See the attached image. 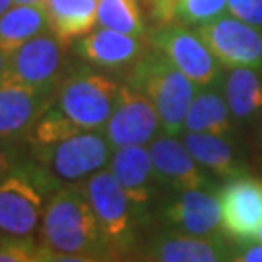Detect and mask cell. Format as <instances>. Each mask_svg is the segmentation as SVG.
I'll return each mask as SVG.
<instances>
[{"label": "cell", "instance_id": "1", "mask_svg": "<svg viewBox=\"0 0 262 262\" xmlns=\"http://www.w3.org/2000/svg\"><path fill=\"white\" fill-rule=\"evenodd\" d=\"M121 85L92 68L66 74L56 85L51 107L29 132V142L49 146L80 132H103L117 107Z\"/></svg>", "mask_w": 262, "mask_h": 262}, {"label": "cell", "instance_id": "2", "mask_svg": "<svg viewBox=\"0 0 262 262\" xmlns=\"http://www.w3.org/2000/svg\"><path fill=\"white\" fill-rule=\"evenodd\" d=\"M107 237L95 217L84 183L58 188L45 206L39 227V247L49 254L101 256Z\"/></svg>", "mask_w": 262, "mask_h": 262}, {"label": "cell", "instance_id": "3", "mask_svg": "<svg viewBox=\"0 0 262 262\" xmlns=\"http://www.w3.org/2000/svg\"><path fill=\"white\" fill-rule=\"evenodd\" d=\"M126 84L146 94L156 105L161 130L179 136L185 132V121L198 85L169 62L156 47L128 70Z\"/></svg>", "mask_w": 262, "mask_h": 262}, {"label": "cell", "instance_id": "4", "mask_svg": "<svg viewBox=\"0 0 262 262\" xmlns=\"http://www.w3.org/2000/svg\"><path fill=\"white\" fill-rule=\"evenodd\" d=\"M115 148L103 132H80L49 146H33L41 169L64 185H80L111 161Z\"/></svg>", "mask_w": 262, "mask_h": 262}, {"label": "cell", "instance_id": "5", "mask_svg": "<svg viewBox=\"0 0 262 262\" xmlns=\"http://www.w3.org/2000/svg\"><path fill=\"white\" fill-rule=\"evenodd\" d=\"M64 43L47 29L2 55V78L39 90H55L64 78Z\"/></svg>", "mask_w": 262, "mask_h": 262}, {"label": "cell", "instance_id": "6", "mask_svg": "<svg viewBox=\"0 0 262 262\" xmlns=\"http://www.w3.org/2000/svg\"><path fill=\"white\" fill-rule=\"evenodd\" d=\"M150 39L151 45L198 88H210L220 82L222 64L198 31H192L183 24H167L159 26Z\"/></svg>", "mask_w": 262, "mask_h": 262}, {"label": "cell", "instance_id": "7", "mask_svg": "<svg viewBox=\"0 0 262 262\" xmlns=\"http://www.w3.org/2000/svg\"><path fill=\"white\" fill-rule=\"evenodd\" d=\"M159 128V113L151 99L124 82L121 85L117 107L103 130L111 146L115 150L124 146H150L158 138Z\"/></svg>", "mask_w": 262, "mask_h": 262}, {"label": "cell", "instance_id": "8", "mask_svg": "<svg viewBox=\"0 0 262 262\" xmlns=\"http://www.w3.org/2000/svg\"><path fill=\"white\" fill-rule=\"evenodd\" d=\"M196 31L224 68H262V29L225 14Z\"/></svg>", "mask_w": 262, "mask_h": 262}, {"label": "cell", "instance_id": "9", "mask_svg": "<svg viewBox=\"0 0 262 262\" xmlns=\"http://www.w3.org/2000/svg\"><path fill=\"white\" fill-rule=\"evenodd\" d=\"M45 214L43 194L28 177L8 175L0 187V231L2 239L31 241Z\"/></svg>", "mask_w": 262, "mask_h": 262}, {"label": "cell", "instance_id": "10", "mask_svg": "<svg viewBox=\"0 0 262 262\" xmlns=\"http://www.w3.org/2000/svg\"><path fill=\"white\" fill-rule=\"evenodd\" d=\"M84 187L109 245L126 249L132 239V202L121 183L111 169H101L85 181Z\"/></svg>", "mask_w": 262, "mask_h": 262}, {"label": "cell", "instance_id": "11", "mask_svg": "<svg viewBox=\"0 0 262 262\" xmlns=\"http://www.w3.org/2000/svg\"><path fill=\"white\" fill-rule=\"evenodd\" d=\"M224 233L237 241L258 239L262 227V179L237 175L217 190Z\"/></svg>", "mask_w": 262, "mask_h": 262}, {"label": "cell", "instance_id": "12", "mask_svg": "<svg viewBox=\"0 0 262 262\" xmlns=\"http://www.w3.org/2000/svg\"><path fill=\"white\" fill-rule=\"evenodd\" d=\"M151 47L150 37H136L105 28L90 31L76 43V51L84 60L107 70H130Z\"/></svg>", "mask_w": 262, "mask_h": 262}, {"label": "cell", "instance_id": "13", "mask_svg": "<svg viewBox=\"0 0 262 262\" xmlns=\"http://www.w3.org/2000/svg\"><path fill=\"white\" fill-rule=\"evenodd\" d=\"M56 90V88H55ZM55 90H39L10 80H0V136L12 140L31 132L41 115L53 103Z\"/></svg>", "mask_w": 262, "mask_h": 262}, {"label": "cell", "instance_id": "14", "mask_svg": "<svg viewBox=\"0 0 262 262\" xmlns=\"http://www.w3.org/2000/svg\"><path fill=\"white\" fill-rule=\"evenodd\" d=\"M165 222L183 235L215 237L224 231L220 198L202 188L181 192L165 210Z\"/></svg>", "mask_w": 262, "mask_h": 262}, {"label": "cell", "instance_id": "15", "mask_svg": "<svg viewBox=\"0 0 262 262\" xmlns=\"http://www.w3.org/2000/svg\"><path fill=\"white\" fill-rule=\"evenodd\" d=\"M148 148L151 151L158 181H163L177 192L206 187V177L200 171V163L177 136L161 134Z\"/></svg>", "mask_w": 262, "mask_h": 262}, {"label": "cell", "instance_id": "16", "mask_svg": "<svg viewBox=\"0 0 262 262\" xmlns=\"http://www.w3.org/2000/svg\"><path fill=\"white\" fill-rule=\"evenodd\" d=\"M109 169L134 206H146L158 183L151 151L146 146H124L113 151Z\"/></svg>", "mask_w": 262, "mask_h": 262}, {"label": "cell", "instance_id": "17", "mask_svg": "<svg viewBox=\"0 0 262 262\" xmlns=\"http://www.w3.org/2000/svg\"><path fill=\"white\" fill-rule=\"evenodd\" d=\"M49 29L64 43L80 39L94 31L97 24L99 0H45Z\"/></svg>", "mask_w": 262, "mask_h": 262}, {"label": "cell", "instance_id": "18", "mask_svg": "<svg viewBox=\"0 0 262 262\" xmlns=\"http://www.w3.org/2000/svg\"><path fill=\"white\" fill-rule=\"evenodd\" d=\"M156 262H225L222 235H161L154 243Z\"/></svg>", "mask_w": 262, "mask_h": 262}, {"label": "cell", "instance_id": "19", "mask_svg": "<svg viewBox=\"0 0 262 262\" xmlns=\"http://www.w3.org/2000/svg\"><path fill=\"white\" fill-rule=\"evenodd\" d=\"M224 97L233 121H249L262 111V68H227L224 76Z\"/></svg>", "mask_w": 262, "mask_h": 262}, {"label": "cell", "instance_id": "20", "mask_svg": "<svg viewBox=\"0 0 262 262\" xmlns=\"http://www.w3.org/2000/svg\"><path fill=\"white\" fill-rule=\"evenodd\" d=\"M233 130V115L224 95L210 88H200L190 103L185 121V132H202L214 136H227Z\"/></svg>", "mask_w": 262, "mask_h": 262}, {"label": "cell", "instance_id": "21", "mask_svg": "<svg viewBox=\"0 0 262 262\" xmlns=\"http://www.w3.org/2000/svg\"><path fill=\"white\" fill-rule=\"evenodd\" d=\"M49 29L47 12L37 4H14L0 18V53H10Z\"/></svg>", "mask_w": 262, "mask_h": 262}, {"label": "cell", "instance_id": "22", "mask_svg": "<svg viewBox=\"0 0 262 262\" xmlns=\"http://www.w3.org/2000/svg\"><path fill=\"white\" fill-rule=\"evenodd\" d=\"M183 142L192 154V158L200 163V167H206L220 177H237L241 165L235 158L233 146L225 140L224 136L202 134V132H185Z\"/></svg>", "mask_w": 262, "mask_h": 262}, {"label": "cell", "instance_id": "23", "mask_svg": "<svg viewBox=\"0 0 262 262\" xmlns=\"http://www.w3.org/2000/svg\"><path fill=\"white\" fill-rule=\"evenodd\" d=\"M97 26L136 37H148L138 0H99Z\"/></svg>", "mask_w": 262, "mask_h": 262}, {"label": "cell", "instance_id": "24", "mask_svg": "<svg viewBox=\"0 0 262 262\" xmlns=\"http://www.w3.org/2000/svg\"><path fill=\"white\" fill-rule=\"evenodd\" d=\"M227 0H175V21L183 26H204L225 16Z\"/></svg>", "mask_w": 262, "mask_h": 262}, {"label": "cell", "instance_id": "25", "mask_svg": "<svg viewBox=\"0 0 262 262\" xmlns=\"http://www.w3.org/2000/svg\"><path fill=\"white\" fill-rule=\"evenodd\" d=\"M0 262H47V253L33 241L2 239Z\"/></svg>", "mask_w": 262, "mask_h": 262}, {"label": "cell", "instance_id": "26", "mask_svg": "<svg viewBox=\"0 0 262 262\" xmlns=\"http://www.w3.org/2000/svg\"><path fill=\"white\" fill-rule=\"evenodd\" d=\"M227 14L262 29V0H227Z\"/></svg>", "mask_w": 262, "mask_h": 262}, {"label": "cell", "instance_id": "27", "mask_svg": "<svg viewBox=\"0 0 262 262\" xmlns=\"http://www.w3.org/2000/svg\"><path fill=\"white\" fill-rule=\"evenodd\" d=\"M154 6V16L158 18L159 26H167L175 21V0H148Z\"/></svg>", "mask_w": 262, "mask_h": 262}, {"label": "cell", "instance_id": "28", "mask_svg": "<svg viewBox=\"0 0 262 262\" xmlns=\"http://www.w3.org/2000/svg\"><path fill=\"white\" fill-rule=\"evenodd\" d=\"M231 262H262V243L256 241L237 249Z\"/></svg>", "mask_w": 262, "mask_h": 262}, {"label": "cell", "instance_id": "29", "mask_svg": "<svg viewBox=\"0 0 262 262\" xmlns=\"http://www.w3.org/2000/svg\"><path fill=\"white\" fill-rule=\"evenodd\" d=\"M47 262H109L103 256H94V254H49Z\"/></svg>", "mask_w": 262, "mask_h": 262}, {"label": "cell", "instance_id": "30", "mask_svg": "<svg viewBox=\"0 0 262 262\" xmlns=\"http://www.w3.org/2000/svg\"><path fill=\"white\" fill-rule=\"evenodd\" d=\"M16 2L14 0H0V14H4V12H8L12 6H14Z\"/></svg>", "mask_w": 262, "mask_h": 262}, {"label": "cell", "instance_id": "31", "mask_svg": "<svg viewBox=\"0 0 262 262\" xmlns=\"http://www.w3.org/2000/svg\"><path fill=\"white\" fill-rule=\"evenodd\" d=\"M16 4H37V6H43L45 0H14Z\"/></svg>", "mask_w": 262, "mask_h": 262}, {"label": "cell", "instance_id": "32", "mask_svg": "<svg viewBox=\"0 0 262 262\" xmlns=\"http://www.w3.org/2000/svg\"><path fill=\"white\" fill-rule=\"evenodd\" d=\"M256 130H258V138L262 142V111L258 113V124H256Z\"/></svg>", "mask_w": 262, "mask_h": 262}, {"label": "cell", "instance_id": "33", "mask_svg": "<svg viewBox=\"0 0 262 262\" xmlns=\"http://www.w3.org/2000/svg\"><path fill=\"white\" fill-rule=\"evenodd\" d=\"M258 241L262 243V227H260V231H258Z\"/></svg>", "mask_w": 262, "mask_h": 262}, {"label": "cell", "instance_id": "34", "mask_svg": "<svg viewBox=\"0 0 262 262\" xmlns=\"http://www.w3.org/2000/svg\"><path fill=\"white\" fill-rule=\"evenodd\" d=\"M260 171H262V167H260Z\"/></svg>", "mask_w": 262, "mask_h": 262}]
</instances>
